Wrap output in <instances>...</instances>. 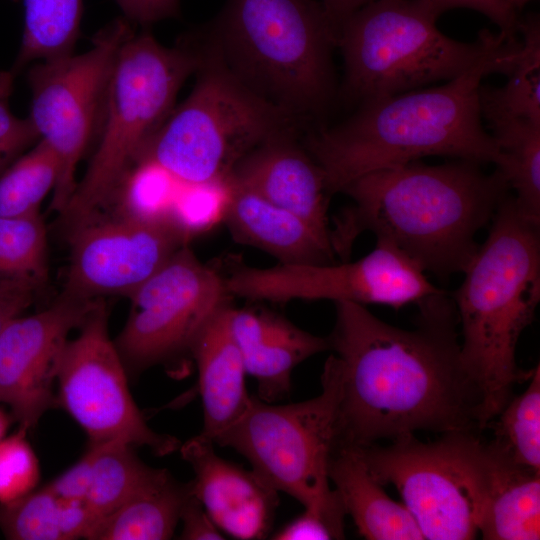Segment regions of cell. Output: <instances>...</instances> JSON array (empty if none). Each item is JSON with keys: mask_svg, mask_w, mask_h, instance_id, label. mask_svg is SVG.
I'll list each match as a JSON object with an SVG mask.
<instances>
[{"mask_svg": "<svg viewBox=\"0 0 540 540\" xmlns=\"http://www.w3.org/2000/svg\"><path fill=\"white\" fill-rule=\"evenodd\" d=\"M3 280H4V279H1V278H0V285H1V283L3 282Z\"/></svg>", "mask_w": 540, "mask_h": 540, "instance_id": "obj_48", "label": "cell"}, {"mask_svg": "<svg viewBox=\"0 0 540 540\" xmlns=\"http://www.w3.org/2000/svg\"><path fill=\"white\" fill-rule=\"evenodd\" d=\"M9 424L10 419L8 415L2 409H0V440L5 437Z\"/></svg>", "mask_w": 540, "mask_h": 540, "instance_id": "obj_45", "label": "cell"}, {"mask_svg": "<svg viewBox=\"0 0 540 540\" xmlns=\"http://www.w3.org/2000/svg\"><path fill=\"white\" fill-rule=\"evenodd\" d=\"M436 20L420 0H374L352 13L337 33L346 95L365 102L451 80L508 38L485 29L459 42Z\"/></svg>", "mask_w": 540, "mask_h": 540, "instance_id": "obj_8", "label": "cell"}, {"mask_svg": "<svg viewBox=\"0 0 540 540\" xmlns=\"http://www.w3.org/2000/svg\"><path fill=\"white\" fill-rule=\"evenodd\" d=\"M374 0H320L330 19L338 28L341 23L362 6Z\"/></svg>", "mask_w": 540, "mask_h": 540, "instance_id": "obj_43", "label": "cell"}, {"mask_svg": "<svg viewBox=\"0 0 540 540\" xmlns=\"http://www.w3.org/2000/svg\"><path fill=\"white\" fill-rule=\"evenodd\" d=\"M349 448L380 484L396 488L424 539L476 538L490 477V453L479 432L444 433L432 442L409 434Z\"/></svg>", "mask_w": 540, "mask_h": 540, "instance_id": "obj_10", "label": "cell"}, {"mask_svg": "<svg viewBox=\"0 0 540 540\" xmlns=\"http://www.w3.org/2000/svg\"><path fill=\"white\" fill-rule=\"evenodd\" d=\"M417 306L415 327L407 330L364 305L335 303L327 338L340 374L337 447L418 431H483V395L461 359L452 297L441 289Z\"/></svg>", "mask_w": 540, "mask_h": 540, "instance_id": "obj_1", "label": "cell"}, {"mask_svg": "<svg viewBox=\"0 0 540 540\" xmlns=\"http://www.w3.org/2000/svg\"><path fill=\"white\" fill-rule=\"evenodd\" d=\"M181 184L159 163L137 160L116 192L120 195L121 215L144 221H167Z\"/></svg>", "mask_w": 540, "mask_h": 540, "instance_id": "obj_33", "label": "cell"}, {"mask_svg": "<svg viewBox=\"0 0 540 540\" xmlns=\"http://www.w3.org/2000/svg\"><path fill=\"white\" fill-rule=\"evenodd\" d=\"M525 391L512 396L491 419L492 438L487 441L506 458L525 468L540 472V367L532 370Z\"/></svg>", "mask_w": 540, "mask_h": 540, "instance_id": "obj_30", "label": "cell"}, {"mask_svg": "<svg viewBox=\"0 0 540 540\" xmlns=\"http://www.w3.org/2000/svg\"><path fill=\"white\" fill-rule=\"evenodd\" d=\"M230 70L300 122L334 93L337 28L315 0H227L211 44Z\"/></svg>", "mask_w": 540, "mask_h": 540, "instance_id": "obj_5", "label": "cell"}, {"mask_svg": "<svg viewBox=\"0 0 540 540\" xmlns=\"http://www.w3.org/2000/svg\"><path fill=\"white\" fill-rule=\"evenodd\" d=\"M37 287L21 280L4 279L0 285V333L9 320L34 300Z\"/></svg>", "mask_w": 540, "mask_h": 540, "instance_id": "obj_41", "label": "cell"}, {"mask_svg": "<svg viewBox=\"0 0 540 540\" xmlns=\"http://www.w3.org/2000/svg\"><path fill=\"white\" fill-rule=\"evenodd\" d=\"M328 473L346 515L351 516L364 538L424 539L409 509L404 503L389 497L353 448L337 447L332 454Z\"/></svg>", "mask_w": 540, "mask_h": 540, "instance_id": "obj_22", "label": "cell"}, {"mask_svg": "<svg viewBox=\"0 0 540 540\" xmlns=\"http://www.w3.org/2000/svg\"><path fill=\"white\" fill-rule=\"evenodd\" d=\"M231 296L270 302L330 300L396 309L440 291L394 247L376 241L364 257L339 264L239 266L224 276Z\"/></svg>", "mask_w": 540, "mask_h": 540, "instance_id": "obj_14", "label": "cell"}, {"mask_svg": "<svg viewBox=\"0 0 540 540\" xmlns=\"http://www.w3.org/2000/svg\"><path fill=\"white\" fill-rule=\"evenodd\" d=\"M90 444L96 452L85 503L96 524L146 487L162 469L142 462L131 445L116 441Z\"/></svg>", "mask_w": 540, "mask_h": 540, "instance_id": "obj_28", "label": "cell"}, {"mask_svg": "<svg viewBox=\"0 0 540 540\" xmlns=\"http://www.w3.org/2000/svg\"><path fill=\"white\" fill-rule=\"evenodd\" d=\"M196 84L137 160L151 159L183 183L226 178L261 143L296 133L299 120L247 86L216 49L201 53ZM136 160V161H137Z\"/></svg>", "mask_w": 540, "mask_h": 540, "instance_id": "obj_7", "label": "cell"}, {"mask_svg": "<svg viewBox=\"0 0 540 540\" xmlns=\"http://www.w3.org/2000/svg\"><path fill=\"white\" fill-rule=\"evenodd\" d=\"M67 340L60 355L56 400L85 431L90 443L122 442L157 456L178 450L180 441L151 429L130 394L125 364L109 337L104 304Z\"/></svg>", "mask_w": 540, "mask_h": 540, "instance_id": "obj_12", "label": "cell"}, {"mask_svg": "<svg viewBox=\"0 0 540 540\" xmlns=\"http://www.w3.org/2000/svg\"><path fill=\"white\" fill-rule=\"evenodd\" d=\"M230 304L217 311L192 343L203 405L200 436L212 441L231 428L247 410L246 369L228 322Z\"/></svg>", "mask_w": 540, "mask_h": 540, "instance_id": "obj_21", "label": "cell"}, {"mask_svg": "<svg viewBox=\"0 0 540 540\" xmlns=\"http://www.w3.org/2000/svg\"><path fill=\"white\" fill-rule=\"evenodd\" d=\"M190 484V483H189ZM182 522L181 539L185 540H220L224 539L221 531L212 521L200 501L192 494L187 497L180 513Z\"/></svg>", "mask_w": 540, "mask_h": 540, "instance_id": "obj_40", "label": "cell"}, {"mask_svg": "<svg viewBox=\"0 0 540 540\" xmlns=\"http://www.w3.org/2000/svg\"><path fill=\"white\" fill-rule=\"evenodd\" d=\"M228 178L330 237L328 207L332 194L320 166L296 142V133L261 143L236 163Z\"/></svg>", "mask_w": 540, "mask_h": 540, "instance_id": "obj_18", "label": "cell"}, {"mask_svg": "<svg viewBox=\"0 0 540 540\" xmlns=\"http://www.w3.org/2000/svg\"><path fill=\"white\" fill-rule=\"evenodd\" d=\"M194 472L192 494L220 531L240 540L265 539L279 504L278 491L257 472L221 458L199 434L179 448Z\"/></svg>", "mask_w": 540, "mask_h": 540, "instance_id": "obj_17", "label": "cell"}, {"mask_svg": "<svg viewBox=\"0 0 540 540\" xmlns=\"http://www.w3.org/2000/svg\"><path fill=\"white\" fill-rule=\"evenodd\" d=\"M228 177L183 183L169 212V222L188 243L195 235L223 222L230 198Z\"/></svg>", "mask_w": 540, "mask_h": 540, "instance_id": "obj_34", "label": "cell"}, {"mask_svg": "<svg viewBox=\"0 0 540 540\" xmlns=\"http://www.w3.org/2000/svg\"><path fill=\"white\" fill-rule=\"evenodd\" d=\"M9 96L0 95V158H18L39 136L28 118L15 116Z\"/></svg>", "mask_w": 540, "mask_h": 540, "instance_id": "obj_37", "label": "cell"}, {"mask_svg": "<svg viewBox=\"0 0 540 540\" xmlns=\"http://www.w3.org/2000/svg\"><path fill=\"white\" fill-rule=\"evenodd\" d=\"M24 30L14 70L28 63L72 54L82 15V0H23Z\"/></svg>", "mask_w": 540, "mask_h": 540, "instance_id": "obj_29", "label": "cell"}, {"mask_svg": "<svg viewBox=\"0 0 540 540\" xmlns=\"http://www.w3.org/2000/svg\"><path fill=\"white\" fill-rule=\"evenodd\" d=\"M71 255L64 292L97 300L129 295L187 242L167 221L120 215L90 220L71 232Z\"/></svg>", "mask_w": 540, "mask_h": 540, "instance_id": "obj_15", "label": "cell"}, {"mask_svg": "<svg viewBox=\"0 0 540 540\" xmlns=\"http://www.w3.org/2000/svg\"><path fill=\"white\" fill-rule=\"evenodd\" d=\"M228 322L258 397L271 403L290 394L293 370L309 357L329 351L327 337L311 334L264 309L229 306Z\"/></svg>", "mask_w": 540, "mask_h": 540, "instance_id": "obj_19", "label": "cell"}, {"mask_svg": "<svg viewBox=\"0 0 540 540\" xmlns=\"http://www.w3.org/2000/svg\"><path fill=\"white\" fill-rule=\"evenodd\" d=\"M463 274L452 295L461 359L483 395L486 426L533 370L519 368L516 347L540 301V223L521 212L513 195L499 204Z\"/></svg>", "mask_w": 540, "mask_h": 540, "instance_id": "obj_4", "label": "cell"}, {"mask_svg": "<svg viewBox=\"0 0 540 540\" xmlns=\"http://www.w3.org/2000/svg\"><path fill=\"white\" fill-rule=\"evenodd\" d=\"M480 165L417 160L353 180L340 191L352 204L330 228L335 254L347 260L357 237L369 231L424 273H463L479 246L477 233L510 189L500 170L488 174Z\"/></svg>", "mask_w": 540, "mask_h": 540, "instance_id": "obj_2", "label": "cell"}, {"mask_svg": "<svg viewBox=\"0 0 540 540\" xmlns=\"http://www.w3.org/2000/svg\"><path fill=\"white\" fill-rule=\"evenodd\" d=\"M130 35L128 25L116 20L88 51L42 61L29 71V119L58 162L51 208L60 214L75 190V172L104 107L117 53Z\"/></svg>", "mask_w": 540, "mask_h": 540, "instance_id": "obj_11", "label": "cell"}, {"mask_svg": "<svg viewBox=\"0 0 540 540\" xmlns=\"http://www.w3.org/2000/svg\"><path fill=\"white\" fill-rule=\"evenodd\" d=\"M94 524L85 501L62 499L46 486L0 503V530L11 540L87 539Z\"/></svg>", "mask_w": 540, "mask_h": 540, "instance_id": "obj_25", "label": "cell"}, {"mask_svg": "<svg viewBox=\"0 0 540 540\" xmlns=\"http://www.w3.org/2000/svg\"><path fill=\"white\" fill-rule=\"evenodd\" d=\"M16 158H0V175Z\"/></svg>", "mask_w": 540, "mask_h": 540, "instance_id": "obj_46", "label": "cell"}, {"mask_svg": "<svg viewBox=\"0 0 540 540\" xmlns=\"http://www.w3.org/2000/svg\"><path fill=\"white\" fill-rule=\"evenodd\" d=\"M521 49L507 83L500 88L480 86L482 118L513 117L540 122V25L532 15L519 23Z\"/></svg>", "mask_w": 540, "mask_h": 540, "instance_id": "obj_27", "label": "cell"}, {"mask_svg": "<svg viewBox=\"0 0 540 540\" xmlns=\"http://www.w3.org/2000/svg\"><path fill=\"white\" fill-rule=\"evenodd\" d=\"M229 181L231 192L223 222L237 242L266 252L278 264L334 262L336 254L329 236L296 214Z\"/></svg>", "mask_w": 540, "mask_h": 540, "instance_id": "obj_20", "label": "cell"}, {"mask_svg": "<svg viewBox=\"0 0 540 540\" xmlns=\"http://www.w3.org/2000/svg\"><path fill=\"white\" fill-rule=\"evenodd\" d=\"M515 9H520L531 0H509Z\"/></svg>", "mask_w": 540, "mask_h": 540, "instance_id": "obj_47", "label": "cell"}, {"mask_svg": "<svg viewBox=\"0 0 540 540\" xmlns=\"http://www.w3.org/2000/svg\"><path fill=\"white\" fill-rule=\"evenodd\" d=\"M190 484L180 483L165 469L146 487L99 520L90 540L170 539L180 520Z\"/></svg>", "mask_w": 540, "mask_h": 540, "instance_id": "obj_24", "label": "cell"}, {"mask_svg": "<svg viewBox=\"0 0 540 540\" xmlns=\"http://www.w3.org/2000/svg\"><path fill=\"white\" fill-rule=\"evenodd\" d=\"M521 40L505 38L444 85L362 102L347 121L310 133L304 147L322 169L331 194L380 169L427 156H450L500 169L504 159L482 124L481 81L506 76Z\"/></svg>", "mask_w": 540, "mask_h": 540, "instance_id": "obj_3", "label": "cell"}, {"mask_svg": "<svg viewBox=\"0 0 540 540\" xmlns=\"http://www.w3.org/2000/svg\"><path fill=\"white\" fill-rule=\"evenodd\" d=\"M14 74L12 72L0 71V95L10 96L12 92Z\"/></svg>", "mask_w": 540, "mask_h": 540, "instance_id": "obj_44", "label": "cell"}, {"mask_svg": "<svg viewBox=\"0 0 540 540\" xmlns=\"http://www.w3.org/2000/svg\"><path fill=\"white\" fill-rule=\"evenodd\" d=\"M437 18L453 8H469L486 15L506 37L515 36L520 21L509 0H420Z\"/></svg>", "mask_w": 540, "mask_h": 540, "instance_id": "obj_36", "label": "cell"}, {"mask_svg": "<svg viewBox=\"0 0 540 540\" xmlns=\"http://www.w3.org/2000/svg\"><path fill=\"white\" fill-rule=\"evenodd\" d=\"M24 427L0 440V503L13 502L35 490L39 478L38 458Z\"/></svg>", "mask_w": 540, "mask_h": 540, "instance_id": "obj_35", "label": "cell"}, {"mask_svg": "<svg viewBox=\"0 0 540 540\" xmlns=\"http://www.w3.org/2000/svg\"><path fill=\"white\" fill-rule=\"evenodd\" d=\"M95 452V445L90 444L75 464L45 486L62 499L85 501L91 483Z\"/></svg>", "mask_w": 540, "mask_h": 540, "instance_id": "obj_38", "label": "cell"}, {"mask_svg": "<svg viewBox=\"0 0 540 540\" xmlns=\"http://www.w3.org/2000/svg\"><path fill=\"white\" fill-rule=\"evenodd\" d=\"M47 275L46 229L39 213L0 216V278L39 288Z\"/></svg>", "mask_w": 540, "mask_h": 540, "instance_id": "obj_32", "label": "cell"}, {"mask_svg": "<svg viewBox=\"0 0 540 540\" xmlns=\"http://www.w3.org/2000/svg\"><path fill=\"white\" fill-rule=\"evenodd\" d=\"M200 61L201 53L165 47L148 33L130 35L123 42L107 87L100 142L61 213L71 230L89 222L115 197Z\"/></svg>", "mask_w": 540, "mask_h": 540, "instance_id": "obj_6", "label": "cell"}, {"mask_svg": "<svg viewBox=\"0 0 540 540\" xmlns=\"http://www.w3.org/2000/svg\"><path fill=\"white\" fill-rule=\"evenodd\" d=\"M131 311L116 347L140 372L190 349L208 320L229 304L224 276L186 245L129 295Z\"/></svg>", "mask_w": 540, "mask_h": 540, "instance_id": "obj_13", "label": "cell"}, {"mask_svg": "<svg viewBox=\"0 0 540 540\" xmlns=\"http://www.w3.org/2000/svg\"><path fill=\"white\" fill-rule=\"evenodd\" d=\"M100 303L62 293L50 307L12 318L0 333V403L20 427L34 428L56 398L60 355L68 334Z\"/></svg>", "mask_w": 540, "mask_h": 540, "instance_id": "obj_16", "label": "cell"}, {"mask_svg": "<svg viewBox=\"0 0 540 540\" xmlns=\"http://www.w3.org/2000/svg\"><path fill=\"white\" fill-rule=\"evenodd\" d=\"M504 165L500 172L521 212L540 223V122L522 118L485 119Z\"/></svg>", "mask_w": 540, "mask_h": 540, "instance_id": "obj_26", "label": "cell"}, {"mask_svg": "<svg viewBox=\"0 0 540 540\" xmlns=\"http://www.w3.org/2000/svg\"><path fill=\"white\" fill-rule=\"evenodd\" d=\"M321 393L272 405L252 396L242 417L215 444L236 450L278 492L299 501L344 531L342 501L330 488L329 463L338 443L340 374L333 354L321 375Z\"/></svg>", "mask_w": 540, "mask_h": 540, "instance_id": "obj_9", "label": "cell"}, {"mask_svg": "<svg viewBox=\"0 0 540 540\" xmlns=\"http://www.w3.org/2000/svg\"><path fill=\"white\" fill-rule=\"evenodd\" d=\"M344 531L338 529L322 515L305 511L276 531L271 539L276 540H329L343 539Z\"/></svg>", "mask_w": 540, "mask_h": 540, "instance_id": "obj_39", "label": "cell"}, {"mask_svg": "<svg viewBox=\"0 0 540 540\" xmlns=\"http://www.w3.org/2000/svg\"><path fill=\"white\" fill-rule=\"evenodd\" d=\"M125 15L131 20L149 24L177 11L178 0H117Z\"/></svg>", "mask_w": 540, "mask_h": 540, "instance_id": "obj_42", "label": "cell"}, {"mask_svg": "<svg viewBox=\"0 0 540 540\" xmlns=\"http://www.w3.org/2000/svg\"><path fill=\"white\" fill-rule=\"evenodd\" d=\"M486 444L490 477L478 534L485 540H538L540 472L515 464Z\"/></svg>", "mask_w": 540, "mask_h": 540, "instance_id": "obj_23", "label": "cell"}, {"mask_svg": "<svg viewBox=\"0 0 540 540\" xmlns=\"http://www.w3.org/2000/svg\"><path fill=\"white\" fill-rule=\"evenodd\" d=\"M58 162L41 140L16 158L0 175V216H27L39 213L46 195L55 187Z\"/></svg>", "mask_w": 540, "mask_h": 540, "instance_id": "obj_31", "label": "cell"}]
</instances>
